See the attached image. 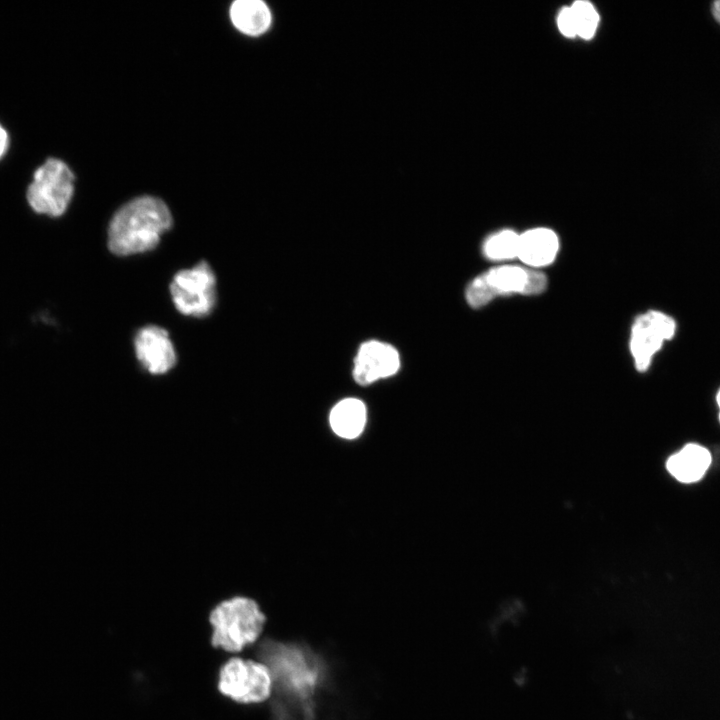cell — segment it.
Masks as SVG:
<instances>
[{
    "label": "cell",
    "instance_id": "277c9868",
    "mask_svg": "<svg viewBox=\"0 0 720 720\" xmlns=\"http://www.w3.org/2000/svg\"><path fill=\"white\" fill-rule=\"evenodd\" d=\"M74 174L62 160L49 158L33 173L26 191L32 210L38 214L59 217L67 210L74 192Z\"/></svg>",
    "mask_w": 720,
    "mask_h": 720
},
{
    "label": "cell",
    "instance_id": "8992f818",
    "mask_svg": "<svg viewBox=\"0 0 720 720\" xmlns=\"http://www.w3.org/2000/svg\"><path fill=\"white\" fill-rule=\"evenodd\" d=\"M170 293L180 313L193 317L207 316L216 304L215 274L207 262L201 261L175 274Z\"/></svg>",
    "mask_w": 720,
    "mask_h": 720
},
{
    "label": "cell",
    "instance_id": "6da1fadb",
    "mask_svg": "<svg viewBox=\"0 0 720 720\" xmlns=\"http://www.w3.org/2000/svg\"><path fill=\"white\" fill-rule=\"evenodd\" d=\"M172 226L167 205L153 196L137 197L117 210L108 227V248L119 256L154 249Z\"/></svg>",
    "mask_w": 720,
    "mask_h": 720
},
{
    "label": "cell",
    "instance_id": "5bb4252c",
    "mask_svg": "<svg viewBox=\"0 0 720 720\" xmlns=\"http://www.w3.org/2000/svg\"><path fill=\"white\" fill-rule=\"evenodd\" d=\"M329 421L336 435L345 439H354L364 429L366 407L359 399H343L332 408Z\"/></svg>",
    "mask_w": 720,
    "mask_h": 720
},
{
    "label": "cell",
    "instance_id": "9a60e30c",
    "mask_svg": "<svg viewBox=\"0 0 720 720\" xmlns=\"http://www.w3.org/2000/svg\"><path fill=\"white\" fill-rule=\"evenodd\" d=\"M520 234L512 230H502L486 239L483 245L485 256L491 260L502 261L518 257Z\"/></svg>",
    "mask_w": 720,
    "mask_h": 720
},
{
    "label": "cell",
    "instance_id": "8fae6325",
    "mask_svg": "<svg viewBox=\"0 0 720 720\" xmlns=\"http://www.w3.org/2000/svg\"><path fill=\"white\" fill-rule=\"evenodd\" d=\"M712 463L713 455L709 448L697 442H688L666 459L665 468L677 482L691 485L704 479Z\"/></svg>",
    "mask_w": 720,
    "mask_h": 720
},
{
    "label": "cell",
    "instance_id": "ac0fdd59",
    "mask_svg": "<svg viewBox=\"0 0 720 720\" xmlns=\"http://www.w3.org/2000/svg\"><path fill=\"white\" fill-rule=\"evenodd\" d=\"M9 147V135L7 130L0 123V159L6 154Z\"/></svg>",
    "mask_w": 720,
    "mask_h": 720
},
{
    "label": "cell",
    "instance_id": "52a82bcc",
    "mask_svg": "<svg viewBox=\"0 0 720 720\" xmlns=\"http://www.w3.org/2000/svg\"><path fill=\"white\" fill-rule=\"evenodd\" d=\"M271 688L272 676L266 664L233 657L220 669L218 689L236 702H262L270 696Z\"/></svg>",
    "mask_w": 720,
    "mask_h": 720
},
{
    "label": "cell",
    "instance_id": "7c38bea8",
    "mask_svg": "<svg viewBox=\"0 0 720 720\" xmlns=\"http://www.w3.org/2000/svg\"><path fill=\"white\" fill-rule=\"evenodd\" d=\"M559 239L548 228H534L520 234L518 258L531 267H542L554 261Z\"/></svg>",
    "mask_w": 720,
    "mask_h": 720
},
{
    "label": "cell",
    "instance_id": "4fadbf2b",
    "mask_svg": "<svg viewBox=\"0 0 720 720\" xmlns=\"http://www.w3.org/2000/svg\"><path fill=\"white\" fill-rule=\"evenodd\" d=\"M233 26L249 36H258L268 30L271 12L261 0H236L229 8Z\"/></svg>",
    "mask_w": 720,
    "mask_h": 720
},
{
    "label": "cell",
    "instance_id": "ba28073f",
    "mask_svg": "<svg viewBox=\"0 0 720 720\" xmlns=\"http://www.w3.org/2000/svg\"><path fill=\"white\" fill-rule=\"evenodd\" d=\"M677 328L676 320L662 311L649 310L637 316L631 328L629 346L639 372L650 368L654 356L674 338Z\"/></svg>",
    "mask_w": 720,
    "mask_h": 720
},
{
    "label": "cell",
    "instance_id": "2e32d148",
    "mask_svg": "<svg viewBox=\"0 0 720 720\" xmlns=\"http://www.w3.org/2000/svg\"><path fill=\"white\" fill-rule=\"evenodd\" d=\"M570 6L576 23L577 36L585 40L591 39L599 24L596 8L588 1H576Z\"/></svg>",
    "mask_w": 720,
    "mask_h": 720
},
{
    "label": "cell",
    "instance_id": "30bf717a",
    "mask_svg": "<svg viewBox=\"0 0 720 720\" xmlns=\"http://www.w3.org/2000/svg\"><path fill=\"white\" fill-rule=\"evenodd\" d=\"M136 357L151 374H165L176 363V352L168 332L158 326L141 328L135 335Z\"/></svg>",
    "mask_w": 720,
    "mask_h": 720
},
{
    "label": "cell",
    "instance_id": "d6986e66",
    "mask_svg": "<svg viewBox=\"0 0 720 720\" xmlns=\"http://www.w3.org/2000/svg\"><path fill=\"white\" fill-rule=\"evenodd\" d=\"M711 12L714 19L720 24V0L712 3Z\"/></svg>",
    "mask_w": 720,
    "mask_h": 720
},
{
    "label": "cell",
    "instance_id": "9c48e42d",
    "mask_svg": "<svg viewBox=\"0 0 720 720\" xmlns=\"http://www.w3.org/2000/svg\"><path fill=\"white\" fill-rule=\"evenodd\" d=\"M400 367L398 351L390 344L370 340L361 344L354 359L353 376L360 385H368L394 375Z\"/></svg>",
    "mask_w": 720,
    "mask_h": 720
},
{
    "label": "cell",
    "instance_id": "ffe728a7",
    "mask_svg": "<svg viewBox=\"0 0 720 720\" xmlns=\"http://www.w3.org/2000/svg\"><path fill=\"white\" fill-rule=\"evenodd\" d=\"M715 402H716L717 409H718L717 417H718V421H719V424H720V388H719L718 391L716 392Z\"/></svg>",
    "mask_w": 720,
    "mask_h": 720
},
{
    "label": "cell",
    "instance_id": "3957f363",
    "mask_svg": "<svg viewBox=\"0 0 720 720\" xmlns=\"http://www.w3.org/2000/svg\"><path fill=\"white\" fill-rule=\"evenodd\" d=\"M547 286L546 276L532 268L498 266L476 277L466 289L471 307L479 308L501 295L542 293Z\"/></svg>",
    "mask_w": 720,
    "mask_h": 720
},
{
    "label": "cell",
    "instance_id": "5b68a950",
    "mask_svg": "<svg viewBox=\"0 0 720 720\" xmlns=\"http://www.w3.org/2000/svg\"><path fill=\"white\" fill-rule=\"evenodd\" d=\"M266 662L281 688L299 697L307 696L318 681V667L303 649L281 643L267 642L261 646Z\"/></svg>",
    "mask_w": 720,
    "mask_h": 720
},
{
    "label": "cell",
    "instance_id": "7a4b0ae2",
    "mask_svg": "<svg viewBox=\"0 0 720 720\" xmlns=\"http://www.w3.org/2000/svg\"><path fill=\"white\" fill-rule=\"evenodd\" d=\"M212 645L228 652H239L260 636L265 615L247 597H233L219 603L210 613Z\"/></svg>",
    "mask_w": 720,
    "mask_h": 720
},
{
    "label": "cell",
    "instance_id": "e0dca14e",
    "mask_svg": "<svg viewBox=\"0 0 720 720\" xmlns=\"http://www.w3.org/2000/svg\"><path fill=\"white\" fill-rule=\"evenodd\" d=\"M557 26L562 35L568 38L577 36L576 23L571 6L563 7L557 16Z\"/></svg>",
    "mask_w": 720,
    "mask_h": 720
}]
</instances>
